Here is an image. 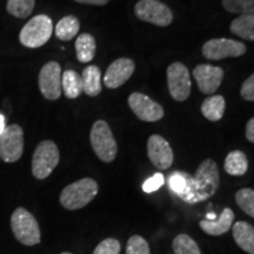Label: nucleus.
Masks as SVG:
<instances>
[{
    "label": "nucleus",
    "mask_w": 254,
    "mask_h": 254,
    "mask_svg": "<svg viewBox=\"0 0 254 254\" xmlns=\"http://www.w3.org/2000/svg\"><path fill=\"white\" fill-rule=\"evenodd\" d=\"M220 185L217 163L206 159L199 165L193 177H189L187 190L180 196L187 204H198L213 196Z\"/></svg>",
    "instance_id": "1"
},
{
    "label": "nucleus",
    "mask_w": 254,
    "mask_h": 254,
    "mask_svg": "<svg viewBox=\"0 0 254 254\" xmlns=\"http://www.w3.org/2000/svg\"><path fill=\"white\" fill-rule=\"evenodd\" d=\"M98 184L91 178H84L66 186L60 194V204L69 211L85 207L98 194Z\"/></svg>",
    "instance_id": "2"
},
{
    "label": "nucleus",
    "mask_w": 254,
    "mask_h": 254,
    "mask_svg": "<svg viewBox=\"0 0 254 254\" xmlns=\"http://www.w3.org/2000/svg\"><path fill=\"white\" fill-rule=\"evenodd\" d=\"M91 145L97 157L104 163H112L118 153V146L109 124L98 120L91 129Z\"/></svg>",
    "instance_id": "3"
},
{
    "label": "nucleus",
    "mask_w": 254,
    "mask_h": 254,
    "mask_svg": "<svg viewBox=\"0 0 254 254\" xmlns=\"http://www.w3.org/2000/svg\"><path fill=\"white\" fill-rule=\"evenodd\" d=\"M11 227L19 243L34 246L40 243V228L34 215L23 207L15 209L11 217Z\"/></svg>",
    "instance_id": "4"
},
{
    "label": "nucleus",
    "mask_w": 254,
    "mask_h": 254,
    "mask_svg": "<svg viewBox=\"0 0 254 254\" xmlns=\"http://www.w3.org/2000/svg\"><path fill=\"white\" fill-rule=\"evenodd\" d=\"M53 33V23L45 14L36 15L23 27L19 40L25 47L38 49L45 45Z\"/></svg>",
    "instance_id": "5"
},
{
    "label": "nucleus",
    "mask_w": 254,
    "mask_h": 254,
    "mask_svg": "<svg viewBox=\"0 0 254 254\" xmlns=\"http://www.w3.org/2000/svg\"><path fill=\"white\" fill-rule=\"evenodd\" d=\"M59 150L51 140H44L37 146L32 158V173L37 179H46L59 164Z\"/></svg>",
    "instance_id": "6"
},
{
    "label": "nucleus",
    "mask_w": 254,
    "mask_h": 254,
    "mask_svg": "<svg viewBox=\"0 0 254 254\" xmlns=\"http://www.w3.org/2000/svg\"><path fill=\"white\" fill-rule=\"evenodd\" d=\"M24 152V131L19 125L6 126L0 134V159L5 163H15Z\"/></svg>",
    "instance_id": "7"
},
{
    "label": "nucleus",
    "mask_w": 254,
    "mask_h": 254,
    "mask_svg": "<svg viewBox=\"0 0 254 254\" xmlns=\"http://www.w3.org/2000/svg\"><path fill=\"white\" fill-rule=\"evenodd\" d=\"M134 12L140 20L161 27L168 26L173 20L172 11L159 0H140L136 2Z\"/></svg>",
    "instance_id": "8"
},
{
    "label": "nucleus",
    "mask_w": 254,
    "mask_h": 254,
    "mask_svg": "<svg viewBox=\"0 0 254 254\" xmlns=\"http://www.w3.org/2000/svg\"><path fill=\"white\" fill-rule=\"evenodd\" d=\"M246 53L245 44L233 39H211L202 46V55L208 60H221L225 58H237Z\"/></svg>",
    "instance_id": "9"
},
{
    "label": "nucleus",
    "mask_w": 254,
    "mask_h": 254,
    "mask_svg": "<svg viewBox=\"0 0 254 254\" xmlns=\"http://www.w3.org/2000/svg\"><path fill=\"white\" fill-rule=\"evenodd\" d=\"M168 91L177 101H185L190 93V78L189 69L182 63H173L167 68Z\"/></svg>",
    "instance_id": "10"
},
{
    "label": "nucleus",
    "mask_w": 254,
    "mask_h": 254,
    "mask_svg": "<svg viewBox=\"0 0 254 254\" xmlns=\"http://www.w3.org/2000/svg\"><path fill=\"white\" fill-rule=\"evenodd\" d=\"M62 67L58 63L50 62L43 66L39 73V88L41 94L49 100H57L62 95Z\"/></svg>",
    "instance_id": "11"
},
{
    "label": "nucleus",
    "mask_w": 254,
    "mask_h": 254,
    "mask_svg": "<svg viewBox=\"0 0 254 254\" xmlns=\"http://www.w3.org/2000/svg\"><path fill=\"white\" fill-rule=\"evenodd\" d=\"M128 106L142 122H158L164 117V109L146 94L134 92L128 97Z\"/></svg>",
    "instance_id": "12"
},
{
    "label": "nucleus",
    "mask_w": 254,
    "mask_h": 254,
    "mask_svg": "<svg viewBox=\"0 0 254 254\" xmlns=\"http://www.w3.org/2000/svg\"><path fill=\"white\" fill-rule=\"evenodd\" d=\"M147 154L151 163L159 170H167L172 166L174 160L172 147L161 135L153 134L148 138Z\"/></svg>",
    "instance_id": "13"
},
{
    "label": "nucleus",
    "mask_w": 254,
    "mask_h": 254,
    "mask_svg": "<svg viewBox=\"0 0 254 254\" xmlns=\"http://www.w3.org/2000/svg\"><path fill=\"white\" fill-rule=\"evenodd\" d=\"M193 77H194L199 90L202 93L213 94L221 85L224 71L218 66L202 64V65H198L193 69Z\"/></svg>",
    "instance_id": "14"
},
{
    "label": "nucleus",
    "mask_w": 254,
    "mask_h": 254,
    "mask_svg": "<svg viewBox=\"0 0 254 254\" xmlns=\"http://www.w3.org/2000/svg\"><path fill=\"white\" fill-rule=\"evenodd\" d=\"M134 62L128 58L114 60L107 68L104 77L105 86L109 88H118L128 80L134 73Z\"/></svg>",
    "instance_id": "15"
},
{
    "label": "nucleus",
    "mask_w": 254,
    "mask_h": 254,
    "mask_svg": "<svg viewBox=\"0 0 254 254\" xmlns=\"http://www.w3.org/2000/svg\"><path fill=\"white\" fill-rule=\"evenodd\" d=\"M234 221V213L231 208H224L219 218L204 219L199 222V226L209 236H221L230 231Z\"/></svg>",
    "instance_id": "16"
},
{
    "label": "nucleus",
    "mask_w": 254,
    "mask_h": 254,
    "mask_svg": "<svg viewBox=\"0 0 254 254\" xmlns=\"http://www.w3.org/2000/svg\"><path fill=\"white\" fill-rule=\"evenodd\" d=\"M233 238L237 245L249 254H254V227L246 221L233 225Z\"/></svg>",
    "instance_id": "17"
},
{
    "label": "nucleus",
    "mask_w": 254,
    "mask_h": 254,
    "mask_svg": "<svg viewBox=\"0 0 254 254\" xmlns=\"http://www.w3.org/2000/svg\"><path fill=\"white\" fill-rule=\"evenodd\" d=\"M82 92H85L90 97H97L103 91L101 86V72L100 68L94 65L87 66L82 71Z\"/></svg>",
    "instance_id": "18"
},
{
    "label": "nucleus",
    "mask_w": 254,
    "mask_h": 254,
    "mask_svg": "<svg viewBox=\"0 0 254 254\" xmlns=\"http://www.w3.org/2000/svg\"><path fill=\"white\" fill-rule=\"evenodd\" d=\"M226 101L222 95H212L204 100L201 105V113L209 122H219L224 117Z\"/></svg>",
    "instance_id": "19"
},
{
    "label": "nucleus",
    "mask_w": 254,
    "mask_h": 254,
    "mask_svg": "<svg viewBox=\"0 0 254 254\" xmlns=\"http://www.w3.org/2000/svg\"><path fill=\"white\" fill-rule=\"evenodd\" d=\"M224 168L230 176H244L249 170V160H247L246 154L239 150L230 152L225 159Z\"/></svg>",
    "instance_id": "20"
},
{
    "label": "nucleus",
    "mask_w": 254,
    "mask_h": 254,
    "mask_svg": "<svg viewBox=\"0 0 254 254\" xmlns=\"http://www.w3.org/2000/svg\"><path fill=\"white\" fill-rule=\"evenodd\" d=\"M62 90L68 99H75L82 93L81 75L73 69H67L62 74Z\"/></svg>",
    "instance_id": "21"
},
{
    "label": "nucleus",
    "mask_w": 254,
    "mask_h": 254,
    "mask_svg": "<svg viewBox=\"0 0 254 254\" xmlns=\"http://www.w3.org/2000/svg\"><path fill=\"white\" fill-rule=\"evenodd\" d=\"M230 30L243 39L254 41V14L239 15L231 23Z\"/></svg>",
    "instance_id": "22"
},
{
    "label": "nucleus",
    "mask_w": 254,
    "mask_h": 254,
    "mask_svg": "<svg viewBox=\"0 0 254 254\" xmlns=\"http://www.w3.org/2000/svg\"><path fill=\"white\" fill-rule=\"evenodd\" d=\"M95 39L88 33H82L75 40V52L80 63H90L95 56Z\"/></svg>",
    "instance_id": "23"
},
{
    "label": "nucleus",
    "mask_w": 254,
    "mask_h": 254,
    "mask_svg": "<svg viewBox=\"0 0 254 254\" xmlns=\"http://www.w3.org/2000/svg\"><path fill=\"white\" fill-rule=\"evenodd\" d=\"M80 24L79 20L73 15H66L60 19L59 23L56 26V36L58 39L63 41L72 40L78 34Z\"/></svg>",
    "instance_id": "24"
},
{
    "label": "nucleus",
    "mask_w": 254,
    "mask_h": 254,
    "mask_svg": "<svg viewBox=\"0 0 254 254\" xmlns=\"http://www.w3.org/2000/svg\"><path fill=\"white\" fill-rule=\"evenodd\" d=\"M36 0H7L6 9L9 14L24 19L32 13Z\"/></svg>",
    "instance_id": "25"
},
{
    "label": "nucleus",
    "mask_w": 254,
    "mask_h": 254,
    "mask_svg": "<svg viewBox=\"0 0 254 254\" xmlns=\"http://www.w3.org/2000/svg\"><path fill=\"white\" fill-rule=\"evenodd\" d=\"M174 254H201L198 244L187 234H179L173 240Z\"/></svg>",
    "instance_id": "26"
},
{
    "label": "nucleus",
    "mask_w": 254,
    "mask_h": 254,
    "mask_svg": "<svg viewBox=\"0 0 254 254\" xmlns=\"http://www.w3.org/2000/svg\"><path fill=\"white\" fill-rule=\"evenodd\" d=\"M222 6L231 13L254 14V0H222Z\"/></svg>",
    "instance_id": "27"
},
{
    "label": "nucleus",
    "mask_w": 254,
    "mask_h": 254,
    "mask_svg": "<svg viewBox=\"0 0 254 254\" xmlns=\"http://www.w3.org/2000/svg\"><path fill=\"white\" fill-rule=\"evenodd\" d=\"M236 201L239 207L250 217L254 218V190L241 189L236 193Z\"/></svg>",
    "instance_id": "28"
},
{
    "label": "nucleus",
    "mask_w": 254,
    "mask_h": 254,
    "mask_svg": "<svg viewBox=\"0 0 254 254\" xmlns=\"http://www.w3.org/2000/svg\"><path fill=\"white\" fill-rule=\"evenodd\" d=\"M189 177V173L180 172V171H176V172L170 174V178H168V185H170L171 190H172L174 194L179 196V198L185 194V192L187 190Z\"/></svg>",
    "instance_id": "29"
},
{
    "label": "nucleus",
    "mask_w": 254,
    "mask_h": 254,
    "mask_svg": "<svg viewBox=\"0 0 254 254\" xmlns=\"http://www.w3.org/2000/svg\"><path fill=\"white\" fill-rule=\"evenodd\" d=\"M126 254H151L147 241L140 236H133L127 241Z\"/></svg>",
    "instance_id": "30"
},
{
    "label": "nucleus",
    "mask_w": 254,
    "mask_h": 254,
    "mask_svg": "<svg viewBox=\"0 0 254 254\" xmlns=\"http://www.w3.org/2000/svg\"><path fill=\"white\" fill-rule=\"evenodd\" d=\"M122 246L120 243L117 239L113 238H109L105 239L95 247L93 254H119Z\"/></svg>",
    "instance_id": "31"
},
{
    "label": "nucleus",
    "mask_w": 254,
    "mask_h": 254,
    "mask_svg": "<svg viewBox=\"0 0 254 254\" xmlns=\"http://www.w3.org/2000/svg\"><path fill=\"white\" fill-rule=\"evenodd\" d=\"M165 183V177L161 173H155L154 176L148 178L146 182L142 184V190L146 193H153L158 190Z\"/></svg>",
    "instance_id": "32"
},
{
    "label": "nucleus",
    "mask_w": 254,
    "mask_h": 254,
    "mask_svg": "<svg viewBox=\"0 0 254 254\" xmlns=\"http://www.w3.org/2000/svg\"><path fill=\"white\" fill-rule=\"evenodd\" d=\"M240 95L247 101H254V73L244 81L240 88Z\"/></svg>",
    "instance_id": "33"
},
{
    "label": "nucleus",
    "mask_w": 254,
    "mask_h": 254,
    "mask_svg": "<svg viewBox=\"0 0 254 254\" xmlns=\"http://www.w3.org/2000/svg\"><path fill=\"white\" fill-rule=\"evenodd\" d=\"M246 138L250 142L254 144V118L250 119L246 125Z\"/></svg>",
    "instance_id": "34"
},
{
    "label": "nucleus",
    "mask_w": 254,
    "mask_h": 254,
    "mask_svg": "<svg viewBox=\"0 0 254 254\" xmlns=\"http://www.w3.org/2000/svg\"><path fill=\"white\" fill-rule=\"evenodd\" d=\"M75 1L80 2V4H87V5H97V6H104L109 4L110 0H75Z\"/></svg>",
    "instance_id": "35"
},
{
    "label": "nucleus",
    "mask_w": 254,
    "mask_h": 254,
    "mask_svg": "<svg viewBox=\"0 0 254 254\" xmlns=\"http://www.w3.org/2000/svg\"><path fill=\"white\" fill-rule=\"evenodd\" d=\"M6 124H5V117L2 114H0V134L5 131Z\"/></svg>",
    "instance_id": "36"
},
{
    "label": "nucleus",
    "mask_w": 254,
    "mask_h": 254,
    "mask_svg": "<svg viewBox=\"0 0 254 254\" xmlns=\"http://www.w3.org/2000/svg\"><path fill=\"white\" fill-rule=\"evenodd\" d=\"M62 254H72V253H69V252H64V253H62Z\"/></svg>",
    "instance_id": "37"
}]
</instances>
